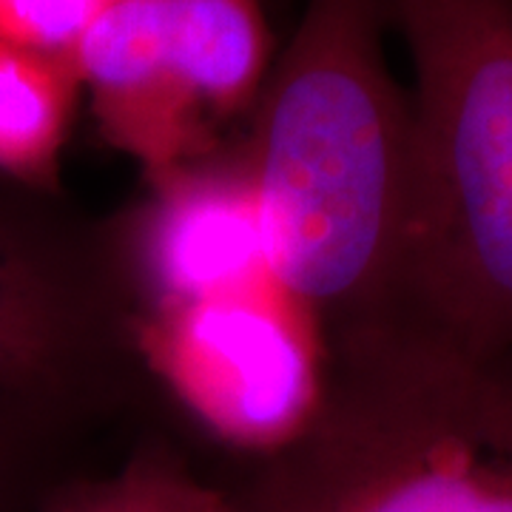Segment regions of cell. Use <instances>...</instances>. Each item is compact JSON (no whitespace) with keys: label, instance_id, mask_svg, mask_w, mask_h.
<instances>
[{"label":"cell","instance_id":"obj_9","mask_svg":"<svg viewBox=\"0 0 512 512\" xmlns=\"http://www.w3.org/2000/svg\"><path fill=\"white\" fill-rule=\"evenodd\" d=\"M35 512H239L222 484H211L165 444H143L103 476L69 473Z\"/></svg>","mask_w":512,"mask_h":512},{"label":"cell","instance_id":"obj_10","mask_svg":"<svg viewBox=\"0 0 512 512\" xmlns=\"http://www.w3.org/2000/svg\"><path fill=\"white\" fill-rule=\"evenodd\" d=\"M74 436L15 404L0 402V512H35L69 476L63 456Z\"/></svg>","mask_w":512,"mask_h":512},{"label":"cell","instance_id":"obj_2","mask_svg":"<svg viewBox=\"0 0 512 512\" xmlns=\"http://www.w3.org/2000/svg\"><path fill=\"white\" fill-rule=\"evenodd\" d=\"M322 348L311 424L222 484L239 512H512V362L407 313Z\"/></svg>","mask_w":512,"mask_h":512},{"label":"cell","instance_id":"obj_7","mask_svg":"<svg viewBox=\"0 0 512 512\" xmlns=\"http://www.w3.org/2000/svg\"><path fill=\"white\" fill-rule=\"evenodd\" d=\"M111 228L140 313L276 282L242 148L154 177V194Z\"/></svg>","mask_w":512,"mask_h":512},{"label":"cell","instance_id":"obj_3","mask_svg":"<svg viewBox=\"0 0 512 512\" xmlns=\"http://www.w3.org/2000/svg\"><path fill=\"white\" fill-rule=\"evenodd\" d=\"M416 66L396 313L512 362V0H387Z\"/></svg>","mask_w":512,"mask_h":512},{"label":"cell","instance_id":"obj_4","mask_svg":"<svg viewBox=\"0 0 512 512\" xmlns=\"http://www.w3.org/2000/svg\"><path fill=\"white\" fill-rule=\"evenodd\" d=\"M114 228L0 174V402L80 436L148 373Z\"/></svg>","mask_w":512,"mask_h":512},{"label":"cell","instance_id":"obj_5","mask_svg":"<svg viewBox=\"0 0 512 512\" xmlns=\"http://www.w3.org/2000/svg\"><path fill=\"white\" fill-rule=\"evenodd\" d=\"M268 60L259 0H109L69 57L103 137L151 180L217 154Z\"/></svg>","mask_w":512,"mask_h":512},{"label":"cell","instance_id":"obj_6","mask_svg":"<svg viewBox=\"0 0 512 512\" xmlns=\"http://www.w3.org/2000/svg\"><path fill=\"white\" fill-rule=\"evenodd\" d=\"M137 339L148 373L242 464L299 439L322 399V333L279 282L140 313Z\"/></svg>","mask_w":512,"mask_h":512},{"label":"cell","instance_id":"obj_8","mask_svg":"<svg viewBox=\"0 0 512 512\" xmlns=\"http://www.w3.org/2000/svg\"><path fill=\"white\" fill-rule=\"evenodd\" d=\"M77 74L69 60L0 40V174L57 191V165L72 123Z\"/></svg>","mask_w":512,"mask_h":512},{"label":"cell","instance_id":"obj_11","mask_svg":"<svg viewBox=\"0 0 512 512\" xmlns=\"http://www.w3.org/2000/svg\"><path fill=\"white\" fill-rule=\"evenodd\" d=\"M106 0H0V40L69 60Z\"/></svg>","mask_w":512,"mask_h":512},{"label":"cell","instance_id":"obj_12","mask_svg":"<svg viewBox=\"0 0 512 512\" xmlns=\"http://www.w3.org/2000/svg\"><path fill=\"white\" fill-rule=\"evenodd\" d=\"M106 3H109V0H106Z\"/></svg>","mask_w":512,"mask_h":512},{"label":"cell","instance_id":"obj_1","mask_svg":"<svg viewBox=\"0 0 512 512\" xmlns=\"http://www.w3.org/2000/svg\"><path fill=\"white\" fill-rule=\"evenodd\" d=\"M384 23L387 0H308L242 146L274 279L322 339L399 308L416 126Z\"/></svg>","mask_w":512,"mask_h":512}]
</instances>
